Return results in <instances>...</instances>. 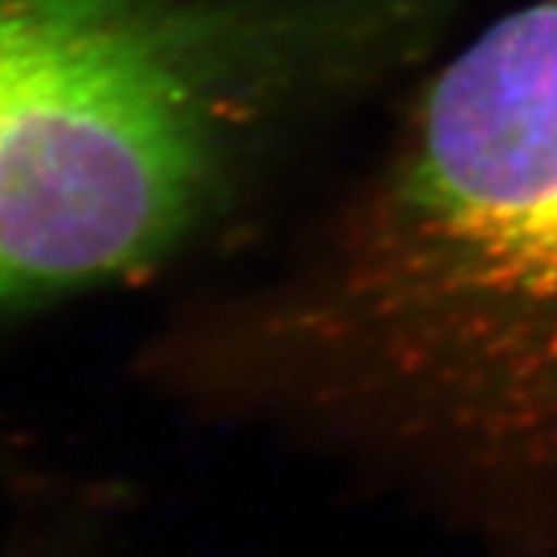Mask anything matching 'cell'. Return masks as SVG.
I'll return each mask as SVG.
<instances>
[{"label":"cell","instance_id":"cell-2","mask_svg":"<svg viewBox=\"0 0 557 557\" xmlns=\"http://www.w3.org/2000/svg\"><path fill=\"white\" fill-rule=\"evenodd\" d=\"M461 0H0V304L143 273Z\"/></svg>","mask_w":557,"mask_h":557},{"label":"cell","instance_id":"cell-1","mask_svg":"<svg viewBox=\"0 0 557 557\" xmlns=\"http://www.w3.org/2000/svg\"><path fill=\"white\" fill-rule=\"evenodd\" d=\"M260 412L483 557H557V0L418 84L239 313Z\"/></svg>","mask_w":557,"mask_h":557}]
</instances>
